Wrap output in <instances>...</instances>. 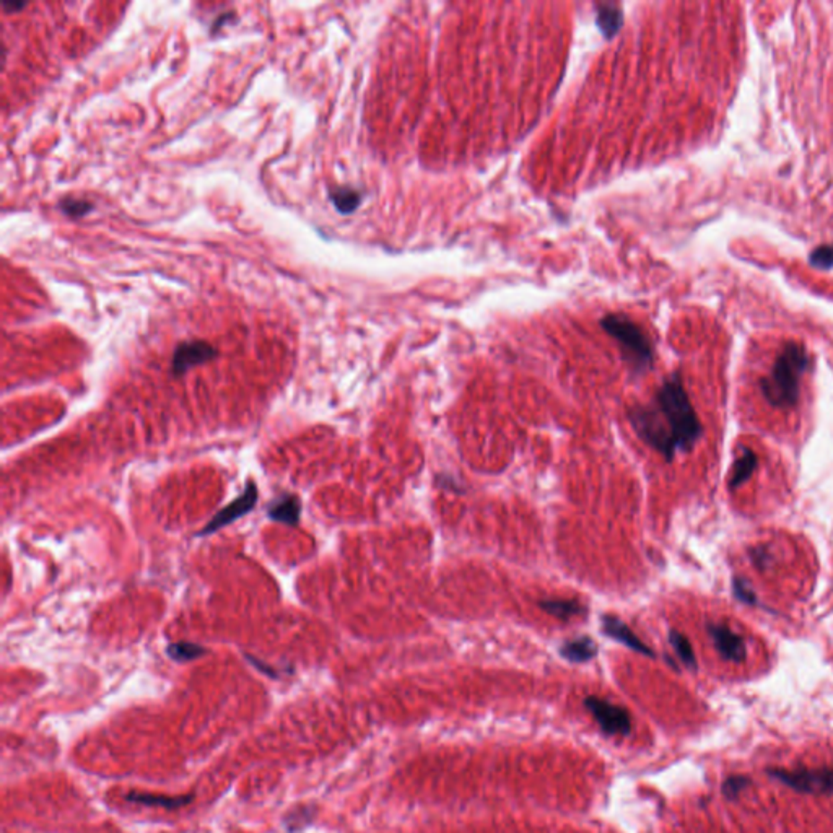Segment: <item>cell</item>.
Listing matches in <instances>:
<instances>
[{
	"label": "cell",
	"mask_w": 833,
	"mask_h": 833,
	"mask_svg": "<svg viewBox=\"0 0 833 833\" xmlns=\"http://www.w3.org/2000/svg\"><path fill=\"white\" fill-rule=\"evenodd\" d=\"M246 659H247L256 669H259L261 672H264V674L271 675V677H275V679H277V675L279 674H277V671H275L273 667L267 666L263 661H259V659L255 658V656H249V655L246 656Z\"/></svg>",
	"instance_id": "22"
},
{
	"label": "cell",
	"mask_w": 833,
	"mask_h": 833,
	"mask_svg": "<svg viewBox=\"0 0 833 833\" xmlns=\"http://www.w3.org/2000/svg\"><path fill=\"white\" fill-rule=\"evenodd\" d=\"M605 333L620 345L622 359L633 373H646L655 361V349L646 333L623 315H607L601 319Z\"/></svg>",
	"instance_id": "3"
},
{
	"label": "cell",
	"mask_w": 833,
	"mask_h": 833,
	"mask_svg": "<svg viewBox=\"0 0 833 833\" xmlns=\"http://www.w3.org/2000/svg\"><path fill=\"white\" fill-rule=\"evenodd\" d=\"M597 651L599 648H597L596 641L589 637H578V638L565 641L561 645L560 655L561 658L570 663L581 664V663H588L591 659L596 658Z\"/></svg>",
	"instance_id": "11"
},
{
	"label": "cell",
	"mask_w": 833,
	"mask_h": 833,
	"mask_svg": "<svg viewBox=\"0 0 833 833\" xmlns=\"http://www.w3.org/2000/svg\"><path fill=\"white\" fill-rule=\"evenodd\" d=\"M669 641H671L677 656L684 663L685 666L697 669V658H695V653H693L692 645H690L689 638L682 633L677 632V630H671L669 632Z\"/></svg>",
	"instance_id": "17"
},
{
	"label": "cell",
	"mask_w": 833,
	"mask_h": 833,
	"mask_svg": "<svg viewBox=\"0 0 833 833\" xmlns=\"http://www.w3.org/2000/svg\"><path fill=\"white\" fill-rule=\"evenodd\" d=\"M2 5H4L5 12H9L10 13L12 10L23 9V7H25V2H9V0H4V2H2Z\"/></svg>",
	"instance_id": "23"
},
{
	"label": "cell",
	"mask_w": 833,
	"mask_h": 833,
	"mask_svg": "<svg viewBox=\"0 0 833 833\" xmlns=\"http://www.w3.org/2000/svg\"><path fill=\"white\" fill-rule=\"evenodd\" d=\"M757 464H759V457H757V455H755L752 449L744 447V449L741 451V456L737 457L736 461H734L733 469H731V473H729V489H731V490H736L742 483H746L747 481L752 477V474H754Z\"/></svg>",
	"instance_id": "12"
},
{
	"label": "cell",
	"mask_w": 833,
	"mask_h": 833,
	"mask_svg": "<svg viewBox=\"0 0 833 833\" xmlns=\"http://www.w3.org/2000/svg\"><path fill=\"white\" fill-rule=\"evenodd\" d=\"M331 201H333L334 207L337 209V212L347 215V213H351L359 207L361 195H360L359 191L343 186V187H335L331 191Z\"/></svg>",
	"instance_id": "16"
},
{
	"label": "cell",
	"mask_w": 833,
	"mask_h": 833,
	"mask_svg": "<svg viewBox=\"0 0 833 833\" xmlns=\"http://www.w3.org/2000/svg\"><path fill=\"white\" fill-rule=\"evenodd\" d=\"M809 367V355L799 343L783 347L768 375L760 381V391L775 409L791 411L799 403L801 377Z\"/></svg>",
	"instance_id": "2"
},
{
	"label": "cell",
	"mask_w": 833,
	"mask_h": 833,
	"mask_svg": "<svg viewBox=\"0 0 833 833\" xmlns=\"http://www.w3.org/2000/svg\"><path fill=\"white\" fill-rule=\"evenodd\" d=\"M629 419L638 438L666 461H672L677 453L690 451L702 438V423L679 373L667 377L653 403L633 405Z\"/></svg>",
	"instance_id": "1"
},
{
	"label": "cell",
	"mask_w": 833,
	"mask_h": 833,
	"mask_svg": "<svg viewBox=\"0 0 833 833\" xmlns=\"http://www.w3.org/2000/svg\"><path fill=\"white\" fill-rule=\"evenodd\" d=\"M707 632L719 655L731 663H742L747 656L746 641L726 623H707Z\"/></svg>",
	"instance_id": "8"
},
{
	"label": "cell",
	"mask_w": 833,
	"mask_h": 833,
	"mask_svg": "<svg viewBox=\"0 0 833 833\" xmlns=\"http://www.w3.org/2000/svg\"><path fill=\"white\" fill-rule=\"evenodd\" d=\"M256 503H257V487H256L255 482H247L246 483L245 491L238 499L231 501L230 505H227L225 508L217 511V515L212 517L211 521L204 526V529L197 533V535L213 534L220 529L229 526L231 523L238 521L239 517L246 516L249 511H253Z\"/></svg>",
	"instance_id": "6"
},
{
	"label": "cell",
	"mask_w": 833,
	"mask_h": 833,
	"mask_svg": "<svg viewBox=\"0 0 833 833\" xmlns=\"http://www.w3.org/2000/svg\"><path fill=\"white\" fill-rule=\"evenodd\" d=\"M59 207L69 217H83V215H87L88 212H91L93 205L88 201H83V199L67 197V199H62Z\"/></svg>",
	"instance_id": "18"
},
{
	"label": "cell",
	"mask_w": 833,
	"mask_h": 833,
	"mask_svg": "<svg viewBox=\"0 0 833 833\" xmlns=\"http://www.w3.org/2000/svg\"><path fill=\"white\" fill-rule=\"evenodd\" d=\"M749 785H751V780L746 777H741V775L731 777L723 785V794L728 799L737 798L742 791L746 790Z\"/></svg>",
	"instance_id": "19"
},
{
	"label": "cell",
	"mask_w": 833,
	"mask_h": 833,
	"mask_svg": "<svg viewBox=\"0 0 833 833\" xmlns=\"http://www.w3.org/2000/svg\"><path fill=\"white\" fill-rule=\"evenodd\" d=\"M168 656L176 661V663H189V661H194V659H199L207 655V649L197 645V643H191V641H178V643H173L169 645L167 649Z\"/></svg>",
	"instance_id": "15"
},
{
	"label": "cell",
	"mask_w": 833,
	"mask_h": 833,
	"mask_svg": "<svg viewBox=\"0 0 833 833\" xmlns=\"http://www.w3.org/2000/svg\"><path fill=\"white\" fill-rule=\"evenodd\" d=\"M733 588H734V594H736L739 601H742V603H746V604H757V596H755L754 589L749 586V583H747L746 579H734Z\"/></svg>",
	"instance_id": "20"
},
{
	"label": "cell",
	"mask_w": 833,
	"mask_h": 833,
	"mask_svg": "<svg viewBox=\"0 0 833 833\" xmlns=\"http://www.w3.org/2000/svg\"><path fill=\"white\" fill-rule=\"evenodd\" d=\"M537 605L559 620H570L571 617L586 614V607L577 599H542Z\"/></svg>",
	"instance_id": "13"
},
{
	"label": "cell",
	"mask_w": 833,
	"mask_h": 833,
	"mask_svg": "<svg viewBox=\"0 0 833 833\" xmlns=\"http://www.w3.org/2000/svg\"><path fill=\"white\" fill-rule=\"evenodd\" d=\"M601 630L604 633L605 637L612 638L614 641H619L622 643L623 646L627 648L633 649L640 655H645V656H649V658H655V651L649 648L646 643L643 641L635 635L632 629L623 622L622 619L615 617V615H603L601 619Z\"/></svg>",
	"instance_id": "9"
},
{
	"label": "cell",
	"mask_w": 833,
	"mask_h": 833,
	"mask_svg": "<svg viewBox=\"0 0 833 833\" xmlns=\"http://www.w3.org/2000/svg\"><path fill=\"white\" fill-rule=\"evenodd\" d=\"M768 775L786 785L791 790L806 793V794H832L833 793V768L832 767H820V768H794V770H783L773 768Z\"/></svg>",
	"instance_id": "4"
},
{
	"label": "cell",
	"mask_w": 833,
	"mask_h": 833,
	"mask_svg": "<svg viewBox=\"0 0 833 833\" xmlns=\"http://www.w3.org/2000/svg\"><path fill=\"white\" fill-rule=\"evenodd\" d=\"M126 801L129 803H137V804H145V806L155 807L161 806L169 811H175L179 807L187 806L194 801V794L189 796H178V798H168V796H157V794H149V793H137L131 791L126 794Z\"/></svg>",
	"instance_id": "14"
},
{
	"label": "cell",
	"mask_w": 833,
	"mask_h": 833,
	"mask_svg": "<svg viewBox=\"0 0 833 833\" xmlns=\"http://www.w3.org/2000/svg\"><path fill=\"white\" fill-rule=\"evenodd\" d=\"M619 18H620L619 10H611L609 7H604V10L599 13V25L604 31H607V28H614L615 30V28L619 27Z\"/></svg>",
	"instance_id": "21"
},
{
	"label": "cell",
	"mask_w": 833,
	"mask_h": 833,
	"mask_svg": "<svg viewBox=\"0 0 833 833\" xmlns=\"http://www.w3.org/2000/svg\"><path fill=\"white\" fill-rule=\"evenodd\" d=\"M217 349L205 341H187L176 347L171 360V373L181 377L194 367L204 365L217 357Z\"/></svg>",
	"instance_id": "7"
},
{
	"label": "cell",
	"mask_w": 833,
	"mask_h": 833,
	"mask_svg": "<svg viewBox=\"0 0 833 833\" xmlns=\"http://www.w3.org/2000/svg\"><path fill=\"white\" fill-rule=\"evenodd\" d=\"M585 707L594 716L597 725L601 726L605 734H609V736H612V734L627 736L630 733V729H632L630 713L620 705H614V703L597 699V697H588L585 700Z\"/></svg>",
	"instance_id": "5"
},
{
	"label": "cell",
	"mask_w": 833,
	"mask_h": 833,
	"mask_svg": "<svg viewBox=\"0 0 833 833\" xmlns=\"http://www.w3.org/2000/svg\"><path fill=\"white\" fill-rule=\"evenodd\" d=\"M299 513H301V501L299 500V497L291 493H283L279 499L271 501L267 508V515L273 521L291 527L299 525Z\"/></svg>",
	"instance_id": "10"
}]
</instances>
